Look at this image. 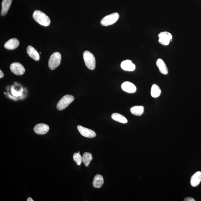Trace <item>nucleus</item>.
<instances>
[{"label": "nucleus", "instance_id": "4", "mask_svg": "<svg viewBox=\"0 0 201 201\" xmlns=\"http://www.w3.org/2000/svg\"><path fill=\"white\" fill-rule=\"evenodd\" d=\"M74 100V96L71 95H66L63 96L57 104V109L59 111L62 110L68 107Z\"/></svg>", "mask_w": 201, "mask_h": 201}, {"label": "nucleus", "instance_id": "25", "mask_svg": "<svg viewBox=\"0 0 201 201\" xmlns=\"http://www.w3.org/2000/svg\"><path fill=\"white\" fill-rule=\"evenodd\" d=\"M27 201H34V200L31 198H28L27 199Z\"/></svg>", "mask_w": 201, "mask_h": 201}, {"label": "nucleus", "instance_id": "23", "mask_svg": "<svg viewBox=\"0 0 201 201\" xmlns=\"http://www.w3.org/2000/svg\"><path fill=\"white\" fill-rule=\"evenodd\" d=\"M184 201H195V200L194 199L190 197H187L184 199Z\"/></svg>", "mask_w": 201, "mask_h": 201}, {"label": "nucleus", "instance_id": "15", "mask_svg": "<svg viewBox=\"0 0 201 201\" xmlns=\"http://www.w3.org/2000/svg\"><path fill=\"white\" fill-rule=\"evenodd\" d=\"M156 66L159 69L160 72L162 74L167 75L169 71L167 66L164 61L162 59H159L157 60L156 62Z\"/></svg>", "mask_w": 201, "mask_h": 201}, {"label": "nucleus", "instance_id": "20", "mask_svg": "<svg viewBox=\"0 0 201 201\" xmlns=\"http://www.w3.org/2000/svg\"><path fill=\"white\" fill-rule=\"evenodd\" d=\"M144 108L142 106H135L130 109V112L133 115L140 116L144 113Z\"/></svg>", "mask_w": 201, "mask_h": 201}, {"label": "nucleus", "instance_id": "8", "mask_svg": "<svg viewBox=\"0 0 201 201\" xmlns=\"http://www.w3.org/2000/svg\"><path fill=\"white\" fill-rule=\"evenodd\" d=\"M77 129L81 134L86 138H93L96 136V133L94 131L81 125H78L77 126Z\"/></svg>", "mask_w": 201, "mask_h": 201}, {"label": "nucleus", "instance_id": "21", "mask_svg": "<svg viewBox=\"0 0 201 201\" xmlns=\"http://www.w3.org/2000/svg\"><path fill=\"white\" fill-rule=\"evenodd\" d=\"M91 154L89 152H85L82 156V160L86 167H88L92 159Z\"/></svg>", "mask_w": 201, "mask_h": 201}, {"label": "nucleus", "instance_id": "1", "mask_svg": "<svg viewBox=\"0 0 201 201\" xmlns=\"http://www.w3.org/2000/svg\"><path fill=\"white\" fill-rule=\"evenodd\" d=\"M32 17L37 22L42 26L47 27L50 25L49 17L42 11L39 10L34 11Z\"/></svg>", "mask_w": 201, "mask_h": 201}, {"label": "nucleus", "instance_id": "13", "mask_svg": "<svg viewBox=\"0 0 201 201\" xmlns=\"http://www.w3.org/2000/svg\"><path fill=\"white\" fill-rule=\"evenodd\" d=\"M27 51L28 55L35 61H38L40 59L39 54L32 46H28L27 48Z\"/></svg>", "mask_w": 201, "mask_h": 201}, {"label": "nucleus", "instance_id": "7", "mask_svg": "<svg viewBox=\"0 0 201 201\" xmlns=\"http://www.w3.org/2000/svg\"><path fill=\"white\" fill-rule=\"evenodd\" d=\"M10 69L12 72L17 75H21L24 74L25 72L24 67L21 63L15 62L12 63Z\"/></svg>", "mask_w": 201, "mask_h": 201}, {"label": "nucleus", "instance_id": "12", "mask_svg": "<svg viewBox=\"0 0 201 201\" xmlns=\"http://www.w3.org/2000/svg\"><path fill=\"white\" fill-rule=\"evenodd\" d=\"M121 67L123 70L127 71H134L136 68L135 65L129 60H127L122 62Z\"/></svg>", "mask_w": 201, "mask_h": 201}, {"label": "nucleus", "instance_id": "6", "mask_svg": "<svg viewBox=\"0 0 201 201\" xmlns=\"http://www.w3.org/2000/svg\"><path fill=\"white\" fill-rule=\"evenodd\" d=\"M158 37L159 43L164 46L169 45L173 38V36L170 33L167 32H161L159 34Z\"/></svg>", "mask_w": 201, "mask_h": 201}, {"label": "nucleus", "instance_id": "11", "mask_svg": "<svg viewBox=\"0 0 201 201\" xmlns=\"http://www.w3.org/2000/svg\"><path fill=\"white\" fill-rule=\"evenodd\" d=\"M19 44H20V42L17 38H12L6 42L4 47L7 49L13 50L16 49L18 47Z\"/></svg>", "mask_w": 201, "mask_h": 201}, {"label": "nucleus", "instance_id": "10", "mask_svg": "<svg viewBox=\"0 0 201 201\" xmlns=\"http://www.w3.org/2000/svg\"><path fill=\"white\" fill-rule=\"evenodd\" d=\"M121 87L123 91L129 93H133L136 92L137 90L136 86L134 84L128 81L123 83Z\"/></svg>", "mask_w": 201, "mask_h": 201}, {"label": "nucleus", "instance_id": "14", "mask_svg": "<svg viewBox=\"0 0 201 201\" xmlns=\"http://www.w3.org/2000/svg\"><path fill=\"white\" fill-rule=\"evenodd\" d=\"M201 181V172L195 173L191 178L190 183L191 186L196 187L200 184Z\"/></svg>", "mask_w": 201, "mask_h": 201}, {"label": "nucleus", "instance_id": "9", "mask_svg": "<svg viewBox=\"0 0 201 201\" xmlns=\"http://www.w3.org/2000/svg\"><path fill=\"white\" fill-rule=\"evenodd\" d=\"M49 125L45 124H38L34 128V132L38 135H44L47 133L49 130Z\"/></svg>", "mask_w": 201, "mask_h": 201}, {"label": "nucleus", "instance_id": "22", "mask_svg": "<svg viewBox=\"0 0 201 201\" xmlns=\"http://www.w3.org/2000/svg\"><path fill=\"white\" fill-rule=\"evenodd\" d=\"M73 159L77 165H80L82 163V157L81 156L80 153H75L73 155Z\"/></svg>", "mask_w": 201, "mask_h": 201}, {"label": "nucleus", "instance_id": "2", "mask_svg": "<svg viewBox=\"0 0 201 201\" xmlns=\"http://www.w3.org/2000/svg\"><path fill=\"white\" fill-rule=\"evenodd\" d=\"M83 57L87 68L90 70H94L96 66V59L94 55L90 51H86L83 54Z\"/></svg>", "mask_w": 201, "mask_h": 201}, {"label": "nucleus", "instance_id": "17", "mask_svg": "<svg viewBox=\"0 0 201 201\" xmlns=\"http://www.w3.org/2000/svg\"><path fill=\"white\" fill-rule=\"evenodd\" d=\"M12 0H3L2 2V8L1 12L2 16H4L10 8Z\"/></svg>", "mask_w": 201, "mask_h": 201}, {"label": "nucleus", "instance_id": "28", "mask_svg": "<svg viewBox=\"0 0 201 201\" xmlns=\"http://www.w3.org/2000/svg\"><path fill=\"white\" fill-rule=\"evenodd\" d=\"M40 54H41V52H40Z\"/></svg>", "mask_w": 201, "mask_h": 201}, {"label": "nucleus", "instance_id": "3", "mask_svg": "<svg viewBox=\"0 0 201 201\" xmlns=\"http://www.w3.org/2000/svg\"><path fill=\"white\" fill-rule=\"evenodd\" d=\"M61 55L58 52H56L50 56L49 61V67L51 70H53L56 68L60 64Z\"/></svg>", "mask_w": 201, "mask_h": 201}, {"label": "nucleus", "instance_id": "27", "mask_svg": "<svg viewBox=\"0 0 201 201\" xmlns=\"http://www.w3.org/2000/svg\"><path fill=\"white\" fill-rule=\"evenodd\" d=\"M4 94H6V93L5 92H4Z\"/></svg>", "mask_w": 201, "mask_h": 201}, {"label": "nucleus", "instance_id": "16", "mask_svg": "<svg viewBox=\"0 0 201 201\" xmlns=\"http://www.w3.org/2000/svg\"><path fill=\"white\" fill-rule=\"evenodd\" d=\"M104 183L103 177L100 174L96 175L94 177L93 181V186L95 188L99 189L101 188Z\"/></svg>", "mask_w": 201, "mask_h": 201}, {"label": "nucleus", "instance_id": "24", "mask_svg": "<svg viewBox=\"0 0 201 201\" xmlns=\"http://www.w3.org/2000/svg\"><path fill=\"white\" fill-rule=\"evenodd\" d=\"M4 75L3 73L1 70H0V78H3Z\"/></svg>", "mask_w": 201, "mask_h": 201}, {"label": "nucleus", "instance_id": "5", "mask_svg": "<svg viewBox=\"0 0 201 201\" xmlns=\"http://www.w3.org/2000/svg\"><path fill=\"white\" fill-rule=\"evenodd\" d=\"M119 18L118 13H114L104 17L100 21L102 26H108L113 25L117 22Z\"/></svg>", "mask_w": 201, "mask_h": 201}, {"label": "nucleus", "instance_id": "26", "mask_svg": "<svg viewBox=\"0 0 201 201\" xmlns=\"http://www.w3.org/2000/svg\"><path fill=\"white\" fill-rule=\"evenodd\" d=\"M78 153H80V152H79H79H78Z\"/></svg>", "mask_w": 201, "mask_h": 201}, {"label": "nucleus", "instance_id": "18", "mask_svg": "<svg viewBox=\"0 0 201 201\" xmlns=\"http://www.w3.org/2000/svg\"><path fill=\"white\" fill-rule=\"evenodd\" d=\"M161 90L158 85L154 84L152 85L151 89V95L154 98H158L161 95Z\"/></svg>", "mask_w": 201, "mask_h": 201}, {"label": "nucleus", "instance_id": "19", "mask_svg": "<svg viewBox=\"0 0 201 201\" xmlns=\"http://www.w3.org/2000/svg\"><path fill=\"white\" fill-rule=\"evenodd\" d=\"M111 118L113 120L125 124L128 122L126 118L119 113H114L112 114Z\"/></svg>", "mask_w": 201, "mask_h": 201}]
</instances>
